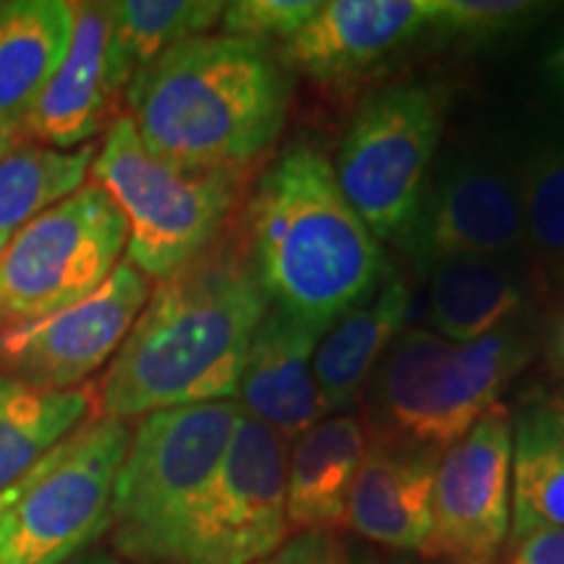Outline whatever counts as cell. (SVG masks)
Returning <instances> with one entry per match:
<instances>
[{
	"instance_id": "obj_1",
	"label": "cell",
	"mask_w": 564,
	"mask_h": 564,
	"mask_svg": "<svg viewBox=\"0 0 564 564\" xmlns=\"http://www.w3.org/2000/svg\"><path fill=\"white\" fill-rule=\"evenodd\" d=\"M267 308L243 236L212 243L152 291L100 384L102 415L232 400Z\"/></svg>"
},
{
	"instance_id": "obj_2",
	"label": "cell",
	"mask_w": 564,
	"mask_h": 564,
	"mask_svg": "<svg viewBox=\"0 0 564 564\" xmlns=\"http://www.w3.org/2000/svg\"><path fill=\"white\" fill-rule=\"evenodd\" d=\"M243 243L270 306L319 333L384 282V253L335 167L293 144L262 173L243 215Z\"/></svg>"
},
{
	"instance_id": "obj_3",
	"label": "cell",
	"mask_w": 564,
	"mask_h": 564,
	"mask_svg": "<svg viewBox=\"0 0 564 564\" xmlns=\"http://www.w3.org/2000/svg\"><path fill=\"white\" fill-rule=\"evenodd\" d=\"M141 144L202 171H246L280 137L291 79L270 45L199 34L160 55L126 89Z\"/></svg>"
},
{
	"instance_id": "obj_4",
	"label": "cell",
	"mask_w": 564,
	"mask_h": 564,
	"mask_svg": "<svg viewBox=\"0 0 564 564\" xmlns=\"http://www.w3.org/2000/svg\"><path fill=\"white\" fill-rule=\"evenodd\" d=\"M533 340L523 322L474 343L403 329L366 384L371 436L444 455L525 369Z\"/></svg>"
},
{
	"instance_id": "obj_5",
	"label": "cell",
	"mask_w": 564,
	"mask_h": 564,
	"mask_svg": "<svg viewBox=\"0 0 564 564\" xmlns=\"http://www.w3.org/2000/svg\"><path fill=\"white\" fill-rule=\"evenodd\" d=\"M246 171H202L167 162L141 144L131 118H116L91 162V181L129 223L126 262L147 280H167L223 238Z\"/></svg>"
},
{
	"instance_id": "obj_6",
	"label": "cell",
	"mask_w": 564,
	"mask_h": 564,
	"mask_svg": "<svg viewBox=\"0 0 564 564\" xmlns=\"http://www.w3.org/2000/svg\"><path fill=\"white\" fill-rule=\"evenodd\" d=\"M243 411L232 400L144 415L112 486L110 539L118 556L160 564L167 541L202 497Z\"/></svg>"
},
{
	"instance_id": "obj_7",
	"label": "cell",
	"mask_w": 564,
	"mask_h": 564,
	"mask_svg": "<svg viewBox=\"0 0 564 564\" xmlns=\"http://www.w3.org/2000/svg\"><path fill=\"white\" fill-rule=\"evenodd\" d=\"M129 442L123 421L97 415L34 465L0 520V564H66L97 544Z\"/></svg>"
},
{
	"instance_id": "obj_8",
	"label": "cell",
	"mask_w": 564,
	"mask_h": 564,
	"mask_svg": "<svg viewBox=\"0 0 564 564\" xmlns=\"http://www.w3.org/2000/svg\"><path fill=\"white\" fill-rule=\"evenodd\" d=\"M442 126L440 91L415 82L373 91L350 118L333 167L377 241L400 243L411 228L440 154Z\"/></svg>"
},
{
	"instance_id": "obj_9",
	"label": "cell",
	"mask_w": 564,
	"mask_h": 564,
	"mask_svg": "<svg viewBox=\"0 0 564 564\" xmlns=\"http://www.w3.org/2000/svg\"><path fill=\"white\" fill-rule=\"evenodd\" d=\"M129 223L95 181L45 209L0 249V327L89 299L121 264Z\"/></svg>"
},
{
	"instance_id": "obj_10",
	"label": "cell",
	"mask_w": 564,
	"mask_h": 564,
	"mask_svg": "<svg viewBox=\"0 0 564 564\" xmlns=\"http://www.w3.org/2000/svg\"><path fill=\"white\" fill-rule=\"evenodd\" d=\"M288 442L241 415L220 468L175 528L160 564H257L285 544Z\"/></svg>"
},
{
	"instance_id": "obj_11",
	"label": "cell",
	"mask_w": 564,
	"mask_h": 564,
	"mask_svg": "<svg viewBox=\"0 0 564 564\" xmlns=\"http://www.w3.org/2000/svg\"><path fill=\"white\" fill-rule=\"evenodd\" d=\"M400 246L421 272L465 257L523 262V209L507 154L465 147L436 154Z\"/></svg>"
},
{
	"instance_id": "obj_12",
	"label": "cell",
	"mask_w": 564,
	"mask_h": 564,
	"mask_svg": "<svg viewBox=\"0 0 564 564\" xmlns=\"http://www.w3.org/2000/svg\"><path fill=\"white\" fill-rule=\"evenodd\" d=\"M150 295V280L121 262L89 299L40 319L0 327V377L37 390H79L112 361Z\"/></svg>"
},
{
	"instance_id": "obj_13",
	"label": "cell",
	"mask_w": 564,
	"mask_h": 564,
	"mask_svg": "<svg viewBox=\"0 0 564 564\" xmlns=\"http://www.w3.org/2000/svg\"><path fill=\"white\" fill-rule=\"evenodd\" d=\"M512 415L489 408L470 432L440 457L432 505L434 562L494 564L510 539Z\"/></svg>"
},
{
	"instance_id": "obj_14",
	"label": "cell",
	"mask_w": 564,
	"mask_h": 564,
	"mask_svg": "<svg viewBox=\"0 0 564 564\" xmlns=\"http://www.w3.org/2000/svg\"><path fill=\"white\" fill-rule=\"evenodd\" d=\"M434 0H333L301 32L282 42L278 58L314 82L364 74L429 30Z\"/></svg>"
},
{
	"instance_id": "obj_15",
	"label": "cell",
	"mask_w": 564,
	"mask_h": 564,
	"mask_svg": "<svg viewBox=\"0 0 564 564\" xmlns=\"http://www.w3.org/2000/svg\"><path fill=\"white\" fill-rule=\"evenodd\" d=\"M126 87L110 51L108 3H74V34L63 63L26 112L24 137L70 152L97 137Z\"/></svg>"
},
{
	"instance_id": "obj_16",
	"label": "cell",
	"mask_w": 564,
	"mask_h": 564,
	"mask_svg": "<svg viewBox=\"0 0 564 564\" xmlns=\"http://www.w3.org/2000/svg\"><path fill=\"white\" fill-rule=\"evenodd\" d=\"M436 453L369 434L343 528L373 544L423 554L432 539Z\"/></svg>"
},
{
	"instance_id": "obj_17",
	"label": "cell",
	"mask_w": 564,
	"mask_h": 564,
	"mask_svg": "<svg viewBox=\"0 0 564 564\" xmlns=\"http://www.w3.org/2000/svg\"><path fill=\"white\" fill-rule=\"evenodd\" d=\"M322 335L270 306L251 340L238 384V408L285 442H295L314 423L327 419L312 371Z\"/></svg>"
},
{
	"instance_id": "obj_18",
	"label": "cell",
	"mask_w": 564,
	"mask_h": 564,
	"mask_svg": "<svg viewBox=\"0 0 564 564\" xmlns=\"http://www.w3.org/2000/svg\"><path fill=\"white\" fill-rule=\"evenodd\" d=\"M366 447L369 429L356 413L327 415L293 442L285 489L291 533H333L343 525Z\"/></svg>"
},
{
	"instance_id": "obj_19",
	"label": "cell",
	"mask_w": 564,
	"mask_h": 564,
	"mask_svg": "<svg viewBox=\"0 0 564 564\" xmlns=\"http://www.w3.org/2000/svg\"><path fill=\"white\" fill-rule=\"evenodd\" d=\"M411 314V288L405 280L387 278L364 303L340 316L322 335L314 352V382L324 415L356 405L373 369Z\"/></svg>"
},
{
	"instance_id": "obj_20",
	"label": "cell",
	"mask_w": 564,
	"mask_h": 564,
	"mask_svg": "<svg viewBox=\"0 0 564 564\" xmlns=\"http://www.w3.org/2000/svg\"><path fill=\"white\" fill-rule=\"evenodd\" d=\"M429 319L436 335L474 343L520 322L528 282L520 264L499 259H444L426 270Z\"/></svg>"
},
{
	"instance_id": "obj_21",
	"label": "cell",
	"mask_w": 564,
	"mask_h": 564,
	"mask_svg": "<svg viewBox=\"0 0 564 564\" xmlns=\"http://www.w3.org/2000/svg\"><path fill=\"white\" fill-rule=\"evenodd\" d=\"M74 34V3L9 0L0 3V123H24ZM24 131V129H21Z\"/></svg>"
},
{
	"instance_id": "obj_22",
	"label": "cell",
	"mask_w": 564,
	"mask_h": 564,
	"mask_svg": "<svg viewBox=\"0 0 564 564\" xmlns=\"http://www.w3.org/2000/svg\"><path fill=\"white\" fill-rule=\"evenodd\" d=\"M520 209L525 259L541 278L564 280V123H544L505 150Z\"/></svg>"
},
{
	"instance_id": "obj_23",
	"label": "cell",
	"mask_w": 564,
	"mask_h": 564,
	"mask_svg": "<svg viewBox=\"0 0 564 564\" xmlns=\"http://www.w3.org/2000/svg\"><path fill=\"white\" fill-rule=\"evenodd\" d=\"M564 531V411L520 408L512 421L510 539Z\"/></svg>"
},
{
	"instance_id": "obj_24",
	"label": "cell",
	"mask_w": 564,
	"mask_h": 564,
	"mask_svg": "<svg viewBox=\"0 0 564 564\" xmlns=\"http://www.w3.org/2000/svg\"><path fill=\"white\" fill-rule=\"evenodd\" d=\"M95 392L37 390L0 377V494L9 491L34 465L89 421Z\"/></svg>"
},
{
	"instance_id": "obj_25",
	"label": "cell",
	"mask_w": 564,
	"mask_h": 564,
	"mask_svg": "<svg viewBox=\"0 0 564 564\" xmlns=\"http://www.w3.org/2000/svg\"><path fill=\"white\" fill-rule=\"evenodd\" d=\"M220 0H116L108 3L110 51L118 76L129 89L133 76L183 40L209 34L223 19Z\"/></svg>"
},
{
	"instance_id": "obj_26",
	"label": "cell",
	"mask_w": 564,
	"mask_h": 564,
	"mask_svg": "<svg viewBox=\"0 0 564 564\" xmlns=\"http://www.w3.org/2000/svg\"><path fill=\"white\" fill-rule=\"evenodd\" d=\"M95 144L61 152L19 144L0 158V249L45 209L84 186L95 162Z\"/></svg>"
},
{
	"instance_id": "obj_27",
	"label": "cell",
	"mask_w": 564,
	"mask_h": 564,
	"mask_svg": "<svg viewBox=\"0 0 564 564\" xmlns=\"http://www.w3.org/2000/svg\"><path fill=\"white\" fill-rule=\"evenodd\" d=\"M549 11L531 0H434L429 32L463 45H494L525 32Z\"/></svg>"
},
{
	"instance_id": "obj_28",
	"label": "cell",
	"mask_w": 564,
	"mask_h": 564,
	"mask_svg": "<svg viewBox=\"0 0 564 564\" xmlns=\"http://www.w3.org/2000/svg\"><path fill=\"white\" fill-rule=\"evenodd\" d=\"M316 0H238L225 6L220 19L223 34L270 45L272 40L288 42L319 11Z\"/></svg>"
},
{
	"instance_id": "obj_29",
	"label": "cell",
	"mask_w": 564,
	"mask_h": 564,
	"mask_svg": "<svg viewBox=\"0 0 564 564\" xmlns=\"http://www.w3.org/2000/svg\"><path fill=\"white\" fill-rule=\"evenodd\" d=\"M257 564H350V554L335 533H299Z\"/></svg>"
},
{
	"instance_id": "obj_30",
	"label": "cell",
	"mask_w": 564,
	"mask_h": 564,
	"mask_svg": "<svg viewBox=\"0 0 564 564\" xmlns=\"http://www.w3.org/2000/svg\"><path fill=\"white\" fill-rule=\"evenodd\" d=\"M507 546L502 564H564V531H535Z\"/></svg>"
},
{
	"instance_id": "obj_31",
	"label": "cell",
	"mask_w": 564,
	"mask_h": 564,
	"mask_svg": "<svg viewBox=\"0 0 564 564\" xmlns=\"http://www.w3.org/2000/svg\"><path fill=\"white\" fill-rule=\"evenodd\" d=\"M541 82L564 108V30L556 34L541 58Z\"/></svg>"
},
{
	"instance_id": "obj_32",
	"label": "cell",
	"mask_w": 564,
	"mask_h": 564,
	"mask_svg": "<svg viewBox=\"0 0 564 564\" xmlns=\"http://www.w3.org/2000/svg\"><path fill=\"white\" fill-rule=\"evenodd\" d=\"M66 564H133V562L123 560V556H118L112 552H105V549H87V552L74 556V560Z\"/></svg>"
},
{
	"instance_id": "obj_33",
	"label": "cell",
	"mask_w": 564,
	"mask_h": 564,
	"mask_svg": "<svg viewBox=\"0 0 564 564\" xmlns=\"http://www.w3.org/2000/svg\"><path fill=\"white\" fill-rule=\"evenodd\" d=\"M21 139H24L21 126L0 123V158H3V154H9L11 150H17V147L21 144Z\"/></svg>"
},
{
	"instance_id": "obj_34",
	"label": "cell",
	"mask_w": 564,
	"mask_h": 564,
	"mask_svg": "<svg viewBox=\"0 0 564 564\" xmlns=\"http://www.w3.org/2000/svg\"><path fill=\"white\" fill-rule=\"evenodd\" d=\"M554 356H556V361H560L562 371H564V316L560 319V324H556V333H554Z\"/></svg>"
},
{
	"instance_id": "obj_35",
	"label": "cell",
	"mask_w": 564,
	"mask_h": 564,
	"mask_svg": "<svg viewBox=\"0 0 564 564\" xmlns=\"http://www.w3.org/2000/svg\"><path fill=\"white\" fill-rule=\"evenodd\" d=\"M19 484H21V481H19ZM19 484L13 486V489H9V491H3V494H0V520H3L6 510H9L13 499H17V494H19Z\"/></svg>"
},
{
	"instance_id": "obj_36",
	"label": "cell",
	"mask_w": 564,
	"mask_h": 564,
	"mask_svg": "<svg viewBox=\"0 0 564 564\" xmlns=\"http://www.w3.org/2000/svg\"><path fill=\"white\" fill-rule=\"evenodd\" d=\"M434 564H457V562H434Z\"/></svg>"
}]
</instances>
